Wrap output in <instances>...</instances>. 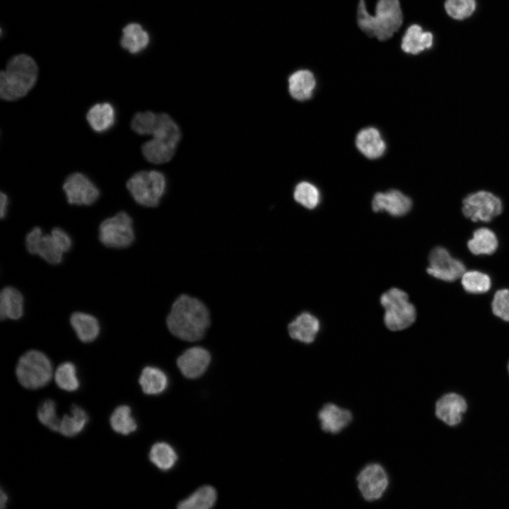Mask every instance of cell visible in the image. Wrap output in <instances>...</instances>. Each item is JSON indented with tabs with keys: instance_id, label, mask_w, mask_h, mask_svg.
I'll use <instances>...</instances> for the list:
<instances>
[{
	"instance_id": "1",
	"label": "cell",
	"mask_w": 509,
	"mask_h": 509,
	"mask_svg": "<svg viewBox=\"0 0 509 509\" xmlns=\"http://www.w3.org/2000/svg\"><path fill=\"white\" fill-rule=\"evenodd\" d=\"M166 324L177 338L196 341L204 337L210 324L209 310L197 298L180 294L171 305Z\"/></svg>"
},
{
	"instance_id": "2",
	"label": "cell",
	"mask_w": 509,
	"mask_h": 509,
	"mask_svg": "<svg viewBox=\"0 0 509 509\" xmlns=\"http://www.w3.org/2000/svg\"><path fill=\"white\" fill-rule=\"evenodd\" d=\"M402 12L399 0H378L375 15L366 10L364 0H360L357 9V22L362 31L380 41L391 38L401 27Z\"/></svg>"
},
{
	"instance_id": "3",
	"label": "cell",
	"mask_w": 509,
	"mask_h": 509,
	"mask_svg": "<svg viewBox=\"0 0 509 509\" xmlns=\"http://www.w3.org/2000/svg\"><path fill=\"white\" fill-rule=\"evenodd\" d=\"M37 74V65L30 56L19 54L12 57L0 74L1 98L12 101L26 95L34 86Z\"/></svg>"
},
{
	"instance_id": "4",
	"label": "cell",
	"mask_w": 509,
	"mask_h": 509,
	"mask_svg": "<svg viewBox=\"0 0 509 509\" xmlns=\"http://www.w3.org/2000/svg\"><path fill=\"white\" fill-rule=\"evenodd\" d=\"M380 303L385 309V324L390 330H403L415 322L416 308L404 291L397 288L389 289L380 296Z\"/></svg>"
},
{
	"instance_id": "5",
	"label": "cell",
	"mask_w": 509,
	"mask_h": 509,
	"mask_svg": "<svg viewBox=\"0 0 509 509\" xmlns=\"http://www.w3.org/2000/svg\"><path fill=\"white\" fill-rule=\"evenodd\" d=\"M127 188L134 201L145 207L158 206L166 188L164 175L158 170H142L127 182Z\"/></svg>"
},
{
	"instance_id": "6",
	"label": "cell",
	"mask_w": 509,
	"mask_h": 509,
	"mask_svg": "<svg viewBox=\"0 0 509 509\" xmlns=\"http://www.w3.org/2000/svg\"><path fill=\"white\" fill-rule=\"evenodd\" d=\"M16 373L22 386L27 389H37L49 383L53 370L51 361L45 353L31 350L20 358Z\"/></svg>"
},
{
	"instance_id": "7",
	"label": "cell",
	"mask_w": 509,
	"mask_h": 509,
	"mask_svg": "<svg viewBox=\"0 0 509 509\" xmlns=\"http://www.w3.org/2000/svg\"><path fill=\"white\" fill-rule=\"evenodd\" d=\"M98 238L107 247L122 249L129 247L135 240L131 217L125 211L103 220L99 226Z\"/></svg>"
},
{
	"instance_id": "8",
	"label": "cell",
	"mask_w": 509,
	"mask_h": 509,
	"mask_svg": "<svg viewBox=\"0 0 509 509\" xmlns=\"http://www.w3.org/2000/svg\"><path fill=\"white\" fill-rule=\"evenodd\" d=\"M462 210L464 216L474 222H488L501 213L503 204L493 193L481 190L464 197Z\"/></svg>"
},
{
	"instance_id": "9",
	"label": "cell",
	"mask_w": 509,
	"mask_h": 509,
	"mask_svg": "<svg viewBox=\"0 0 509 509\" xmlns=\"http://www.w3.org/2000/svg\"><path fill=\"white\" fill-rule=\"evenodd\" d=\"M358 489L368 502L380 499L390 485V478L385 467L376 462L364 466L356 476Z\"/></svg>"
},
{
	"instance_id": "10",
	"label": "cell",
	"mask_w": 509,
	"mask_h": 509,
	"mask_svg": "<svg viewBox=\"0 0 509 509\" xmlns=\"http://www.w3.org/2000/svg\"><path fill=\"white\" fill-rule=\"evenodd\" d=\"M427 272L432 276L445 281L452 282L461 278L466 271L464 263L452 257L443 247L433 248L429 255Z\"/></svg>"
},
{
	"instance_id": "11",
	"label": "cell",
	"mask_w": 509,
	"mask_h": 509,
	"mask_svg": "<svg viewBox=\"0 0 509 509\" xmlns=\"http://www.w3.org/2000/svg\"><path fill=\"white\" fill-rule=\"evenodd\" d=\"M63 190L67 201L71 204L78 206L91 205L100 196L97 186L86 175L81 172L69 175L64 180Z\"/></svg>"
},
{
	"instance_id": "12",
	"label": "cell",
	"mask_w": 509,
	"mask_h": 509,
	"mask_svg": "<svg viewBox=\"0 0 509 509\" xmlns=\"http://www.w3.org/2000/svg\"><path fill=\"white\" fill-rule=\"evenodd\" d=\"M467 409V402L462 395L450 392L443 394L436 401L435 415L445 425L454 427L462 422Z\"/></svg>"
},
{
	"instance_id": "13",
	"label": "cell",
	"mask_w": 509,
	"mask_h": 509,
	"mask_svg": "<svg viewBox=\"0 0 509 509\" xmlns=\"http://www.w3.org/2000/svg\"><path fill=\"white\" fill-rule=\"evenodd\" d=\"M411 199L397 189L377 192L372 200L373 211H386L395 217L406 215L411 209Z\"/></svg>"
},
{
	"instance_id": "14",
	"label": "cell",
	"mask_w": 509,
	"mask_h": 509,
	"mask_svg": "<svg viewBox=\"0 0 509 509\" xmlns=\"http://www.w3.org/2000/svg\"><path fill=\"white\" fill-rule=\"evenodd\" d=\"M211 361L209 352L199 346L186 350L177 360L181 373L187 378L195 379L202 375Z\"/></svg>"
},
{
	"instance_id": "15",
	"label": "cell",
	"mask_w": 509,
	"mask_h": 509,
	"mask_svg": "<svg viewBox=\"0 0 509 509\" xmlns=\"http://www.w3.org/2000/svg\"><path fill=\"white\" fill-rule=\"evenodd\" d=\"M351 412L332 403L324 404L318 412L321 428L326 433L337 434L349 425Z\"/></svg>"
},
{
	"instance_id": "16",
	"label": "cell",
	"mask_w": 509,
	"mask_h": 509,
	"mask_svg": "<svg viewBox=\"0 0 509 509\" xmlns=\"http://www.w3.org/2000/svg\"><path fill=\"white\" fill-rule=\"evenodd\" d=\"M320 322L317 317L308 312H303L288 325L290 337L304 344L312 343L320 331Z\"/></svg>"
},
{
	"instance_id": "17",
	"label": "cell",
	"mask_w": 509,
	"mask_h": 509,
	"mask_svg": "<svg viewBox=\"0 0 509 509\" xmlns=\"http://www.w3.org/2000/svg\"><path fill=\"white\" fill-rule=\"evenodd\" d=\"M358 150L369 159L381 157L386 149V144L380 131L374 127L361 129L356 138Z\"/></svg>"
},
{
	"instance_id": "18",
	"label": "cell",
	"mask_w": 509,
	"mask_h": 509,
	"mask_svg": "<svg viewBox=\"0 0 509 509\" xmlns=\"http://www.w3.org/2000/svg\"><path fill=\"white\" fill-rule=\"evenodd\" d=\"M433 43V34L423 31L420 25L414 24L406 29L402 39L401 47L406 53L418 54L430 49Z\"/></svg>"
},
{
	"instance_id": "19",
	"label": "cell",
	"mask_w": 509,
	"mask_h": 509,
	"mask_svg": "<svg viewBox=\"0 0 509 509\" xmlns=\"http://www.w3.org/2000/svg\"><path fill=\"white\" fill-rule=\"evenodd\" d=\"M316 86L313 74L307 69H300L293 73L288 78V90L291 96L298 101H305L311 98Z\"/></svg>"
},
{
	"instance_id": "20",
	"label": "cell",
	"mask_w": 509,
	"mask_h": 509,
	"mask_svg": "<svg viewBox=\"0 0 509 509\" xmlns=\"http://www.w3.org/2000/svg\"><path fill=\"white\" fill-rule=\"evenodd\" d=\"M115 116V110L112 105L105 102L93 105L86 114V119L93 131L103 133L114 125Z\"/></svg>"
},
{
	"instance_id": "21",
	"label": "cell",
	"mask_w": 509,
	"mask_h": 509,
	"mask_svg": "<svg viewBox=\"0 0 509 509\" xmlns=\"http://www.w3.org/2000/svg\"><path fill=\"white\" fill-rule=\"evenodd\" d=\"M120 38L121 47L129 53L135 54L145 49L148 45V33L137 23H130L122 28Z\"/></svg>"
},
{
	"instance_id": "22",
	"label": "cell",
	"mask_w": 509,
	"mask_h": 509,
	"mask_svg": "<svg viewBox=\"0 0 509 509\" xmlns=\"http://www.w3.org/2000/svg\"><path fill=\"white\" fill-rule=\"evenodd\" d=\"M23 314V297L22 293L13 286L3 288L0 293L1 320H18Z\"/></svg>"
},
{
	"instance_id": "23",
	"label": "cell",
	"mask_w": 509,
	"mask_h": 509,
	"mask_svg": "<svg viewBox=\"0 0 509 509\" xmlns=\"http://www.w3.org/2000/svg\"><path fill=\"white\" fill-rule=\"evenodd\" d=\"M70 324L78 338L83 342L93 341L100 334L99 322L90 314L75 312L70 317Z\"/></svg>"
},
{
	"instance_id": "24",
	"label": "cell",
	"mask_w": 509,
	"mask_h": 509,
	"mask_svg": "<svg viewBox=\"0 0 509 509\" xmlns=\"http://www.w3.org/2000/svg\"><path fill=\"white\" fill-rule=\"evenodd\" d=\"M177 146L152 138L141 147L144 158L150 163L162 164L170 161L175 155Z\"/></svg>"
},
{
	"instance_id": "25",
	"label": "cell",
	"mask_w": 509,
	"mask_h": 509,
	"mask_svg": "<svg viewBox=\"0 0 509 509\" xmlns=\"http://www.w3.org/2000/svg\"><path fill=\"white\" fill-rule=\"evenodd\" d=\"M139 382L145 394L157 395L166 390L168 379L166 374L160 368L147 366L142 370Z\"/></svg>"
},
{
	"instance_id": "26",
	"label": "cell",
	"mask_w": 509,
	"mask_h": 509,
	"mask_svg": "<svg viewBox=\"0 0 509 509\" xmlns=\"http://www.w3.org/2000/svg\"><path fill=\"white\" fill-rule=\"evenodd\" d=\"M498 246L496 235L488 228H479L474 231L472 238L467 242L469 251L476 255H492Z\"/></svg>"
},
{
	"instance_id": "27",
	"label": "cell",
	"mask_w": 509,
	"mask_h": 509,
	"mask_svg": "<svg viewBox=\"0 0 509 509\" xmlns=\"http://www.w3.org/2000/svg\"><path fill=\"white\" fill-rule=\"evenodd\" d=\"M216 498L217 493L213 486H203L181 501L177 509H212Z\"/></svg>"
},
{
	"instance_id": "28",
	"label": "cell",
	"mask_w": 509,
	"mask_h": 509,
	"mask_svg": "<svg viewBox=\"0 0 509 509\" xmlns=\"http://www.w3.org/2000/svg\"><path fill=\"white\" fill-rule=\"evenodd\" d=\"M88 420L85 410L74 404L71 409V414L64 415L61 419L59 432L64 436H75L84 429Z\"/></svg>"
},
{
	"instance_id": "29",
	"label": "cell",
	"mask_w": 509,
	"mask_h": 509,
	"mask_svg": "<svg viewBox=\"0 0 509 509\" xmlns=\"http://www.w3.org/2000/svg\"><path fill=\"white\" fill-rule=\"evenodd\" d=\"M148 456L151 463L163 471L171 469L178 458L175 449L165 442L155 443L151 447Z\"/></svg>"
},
{
	"instance_id": "30",
	"label": "cell",
	"mask_w": 509,
	"mask_h": 509,
	"mask_svg": "<svg viewBox=\"0 0 509 509\" xmlns=\"http://www.w3.org/2000/svg\"><path fill=\"white\" fill-rule=\"evenodd\" d=\"M112 428L122 435H129L137 428V423L131 416V408L127 405L117 406L110 418Z\"/></svg>"
},
{
	"instance_id": "31",
	"label": "cell",
	"mask_w": 509,
	"mask_h": 509,
	"mask_svg": "<svg viewBox=\"0 0 509 509\" xmlns=\"http://www.w3.org/2000/svg\"><path fill=\"white\" fill-rule=\"evenodd\" d=\"M293 198L303 207L308 209H314L319 205L321 195L315 185L308 181H303L295 187Z\"/></svg>"
},
{
	"instance_id": "32",
	"label": "cell",
	"mask_w": 509,
	"mask_h": 509,
	"mask_svg": "<svg viewBox=\"0 0 509 509\" xmlns=\"http://www.w3.org/2000/svg\"><path fill=\"white\" fill-rule=\"evenodd\" d=\"M463 288L469 293L479 294L487 292L491 286L488 275L476 270L466 271L461 277Z\"/></svg>"
},
{
	"instance_id": "33",
	"label": "cell",
	"mask_w": 509,
	"mask_h": 509,
	"mask_svg": "<svg viewBox=\"0 0 509 509\" xmlns=\"http://www.w3.org/2000/svg\"><path fill=\"white\" fill-rule=\"evenodd\" d=\"M54 380L57 386L68 392L76 391L79 387L76 368L71 362L59 365L54 373Z\"/></svg>"
},
{
	"instance_id": "34",
	"label": "cell",
	"mask_w": 509,
	"mask_h": 509,
	"mask_svg": "<svg viewBox=\"0 0 509 509\" xmlns=\"http://www.w3.org/2000/svg\"><path fill=\"white\" fill-rule=\"evenodd\" d=\"M63 254L50 234L42 236L37 247L36 255L47 263L55 265L61 263Z\"/></svg>"
},
{
	"instance_id": "35",
	"label": "cell",
	"mask_w": 509,
	"mask_h": 509,
	"mask_svg": "<svg viewBox=\"0 0 509 509\" xmlns=\"http://www.w3.org/2000/svg\"><path fill=\"white\" fill-rule=\"evenodd\" d=\"M158 113L151 111L137 112L131 122L134 131L140 135H151L158 121Z\"/></svg>"
},
{
	"instance_id": "36",
	"label": "cell",
	"mask_w": 509,
	"mask_h": 509,
	"mask_svg": "<svg viewBox=\"0 0 509 509\" xmlns=\"http://www.w3.org/2000/svg\"><path fill=\"white\" fill-rule=\"evenodd\" d=\"M445 8L451 18L463 20L471 16L476 8V0H446Z\"/></svg>"
},
{
	"instance_id": "37",
	"label": "cell",
	"mask_w": 509,
	"mask_h": 509,
	"mask_svg": "<svg viewBox=\"0 0 509 509\" xmlns=\"http://www.w3.org/2000/svg\"><path fill=\"white\" fill-rule=\"evenodd\" d=\"M37 418L41 423L54 431H59L61 419L57 414L56 404L52 399L44 401L38 408Z\"/></svg>"
},
{
	"instance_id": "38",
	"label": "cell",
	"mask_w": 509,
	"mask_h": 509,
	"mask_svg": "<svg viewBox=\"0 0 509 509\" xmlns=\"http://www.w3.org/2000/svg\"><path fill=\"white\" fill-rule=\"evenodd\" d=\"M491 308L494 315L509 322V289H500L495 293Z\"/></svg>"
},
{
	"instance_id": "39",
	"label": "cell",
	"mask_w": 509,
	"mask_h": 509,
	"mask_svg": "<svg viewBox=\"0 0 509 509\" xmlns=\"http://www.w3.org/2000/svg\"><path fill=\"white\" fill-rule=\"evenodd\" d=\"M50 235L64 253L68 252L71 249L72 240L69 234L63 229L59 227H55L52 230Z\"/></svg>"
},
{
	"instance_id": "40",
	"label": "cell",
	"mask_w": 509,
	"mask_h": 509,
	"mask_svg": "<svg viewBox=\"0 0 509 509\" xmlns=\"http://www.w3.org/2000/svg\"><path fill=\"white\" fill-rule=\"evenodd\" d=\"M43 235L40 227L33 228L25 236V247L28 252L32 255H36V250L39 242Z\"/></svg>"
},
{
	"instance_id": "41",
	"label": "cell",
	"mask_w": 509,
	"mask_h": 509,
	"mask_svg": "<svg viewBox=\"0 0 509 509\" xmlns=\"http://www.w3.org/2000/svg\"><path fill=\"white\" fill-rule=\"evenodd\" d=\"M8 199L7 195L1 192L0 193V216L4 218L6 214L8 209Z\"/></svg>"
},
{
	"instance_id": "42",
	"label": "cell",
	"mask_w": 509,
	"mask_h": 509,
	"mask_svg": "<svg viewBox=\"0 0 509 509\" xmlns=\"http://www.w3.org/2000/svg\"><path fill=\"white\" fill-rule=\"evenodd\" d=\"M0 493V509H6L8 496L2 488Z\"/></svg>"
},
{
	"instance_id": "43",
	"label": "cell",
	"mask_w": 509,
	"mask_h": 509,
	"mask_svg": "<svg viewBox=\"0 0 509 509\" xmlns=\"http://www.w3.org/2000/svg\"><path fill=\"white\" fill-rule=\"evenodd\" d=\"M507 369H508V374H509V361H508V363Z\"/></svg>"
}]
</instances>
